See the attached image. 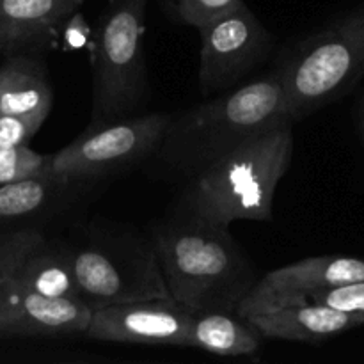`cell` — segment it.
I'll return each mask as SVG.
<instances>
[{
  "label": "cell",
  "mask_w": 364,
  "mask_h": 364,
  "mask_svg": "<svg viewBox=\"0 0 364 364\" xmlns=\"http://www.w3.org/2000/svg\"><path fill=\"white\" fill-rule=\"evenodd\" d=\"M263 338L237 311L194 313L188 323L185 347L223 358H256Z\"/></svg>",
  "instance_id": "15"
},
{
  "label": "cell",
  "mask_w": 364,
  "mask_h": 364,
  "mask_svg": "<svg viewBox=\"0 0 364 364\" xmlns=\"http://www.w3.org/2000/svg\"><path fill=\"white\" fill-rule=\"evenodd\" d=\"M84 0H0V55L38 53L55 45Z\"/></svg>",
  "instance_id": "12"
},
{
  "label": "cell",
  "mask_w": 364,
  "mask_h": 364,
  "mask_svg": "<svg viewBox=\"0 0 364 364\" xmlns=\"http://www.w3.org/2000/svg\"><path fill=\"white\" fill-rule=\"evenodd\" d=\"M71 181H64L50 171L25 180L0 185V226L16 223L36 215L52 203L55 194L68 187Z\"/></svg>",
  "instance_id": "17"
},
{
  "label": "cell",
  "mask_w": 364,
  "mask_h": 364,
  "mask_svg": "<svg viewBox=\"0 0 364 364\" xmlns=\"http://www.w3.org/2000/svg\"><path fill=\"white\" fill-rule=\"evenodd\" d=\"M171 114L153 112L91 123L75 141L50 155L48 171L64 181L105 176L155 155Z\"/></svg>",
  "instance_id": "7"
},
{
  "label": "cell",
  "mask_w": 364,
  "mask_h": 364,
  "mask_svg": "<svg viewBox=\"0 0 364 364\" xmlns=\"http://www.w3.org/2000/svg\"><path fill=\"white\" fill-rule=\"evenodd\" d=\"M244 4V0H174V11L181 23L199 28Z\"/></svg>",
  "instance_id": "20"
},
{
  "label": "cell",
  "mask_w": 364,
  "mask_h": 364,
  "mask_svg": "<svg viewBox=\"0 0 364 364\" xmlns=\"http://www.w3.org/2000/svg\"><path fill=\"white\" fill-rule=\"evenodd\" d=\"M284 123L295 124L272 71L171 116L155 156L167 171L192 178L252 135Z\"/></svg>",
  "instance_id": "2"
},
{
  "label": "cell",
  "mask_w": 364,
  "mask_h": 364,
  "mask_svg": "<svg viewBox=\"0 0 364 364\" xmlns=\"http://www.w3.org/2000/svg\"><path fill=\"white\" fill-rule=\"evenodd\" d=\"M50 155L23 146H0V185L38 176L48 171Z\"/></svg>",
  "instance_id": "19"
},
{
  "label": "cell",
  "mask_w": 364,
  "mask_h": 364,
  "mask_svg": "<svg viewBox=\"0 0 364 364\" xmlns=\"http://www.w3.org/2000/svg\"><path fill=\"white\" fill-rule=\"evenodd\" d=\"M52 105V84L38 57L11 55L0 66V114L48 117Z\"/></svg>",
  "instance_id": "14"
},
{
  "label": "cell",
  "mask_w": 364,
  "mask_h": 364,
  "mask_svg": "<svg viewBox=\"0 0 364 364\" xmlns=\"http://www.w3.org/2000/svg\"><path fill=\"white\" fill-rule=\"evenodd\" d=\"M46 117L0 114V146H23L31 142Z\"/></svg>",
  "instance_id": "22"
},
{
  "label": "cell",
  "mask_w": 364,
  "mask_h": 364,
  "mask_svg": "<svg viewBox=\"0 0 364 364\" xmlns=\"http://www.w3.org/2000/svg\"><path fill=\"white\" fill-rule=\"evenodd\" d=\"M276 71L294 123L350 92L364 78V4L299 41Z\"/></svg>",
  "instance_id": "4"
},
{
  "label": "cell",
  "mask_w": 364,
  "mask_h": 364,
  "mask_svg": "<svg viewBox=\"0 0 364 364\" xmlns=\"http://www.w3.org/2000/svg\"><path fill=\"white\" fill-rule=\"evenodd\" d=\"M308 302L329 306V308L340 309V311L364 315V279L316 291L308 299Z\"/></svg>",
  "instance_id": "21"
},
{
  "label": "cell",
  "mask_w": 364,
  "mask_h": 364,
  "mask_svg": "<svg viewBox=\"0 0 364 364\" xmlns=\"http://www.w3.org/2000/svg\"><path fill=\"white\" fill-rule=\"evenodd\" d=\"M173 301L188 313L237 311L258 272L230 228L196 217L160 224L151 237Z\"/></svg>",
  "instance_id": "1"
},
{
  "label": "cell",
  "mask_w": 364,
  "mask_h": 364,
  "mask_svg": "<svg viewBox=\"0 0 364 364\" xmlns=\"http://www.w3.org/2000/svg\"><path fill=\"white\" fill-rule=\"evenodd\" d=\"M201 59L199 87L203 95L233 89L269 57L274 38L247 6L199 27Z\"/></svg>",
  "instance_id": "8"
},
{
  "label": "cell",
  "mask_w": 364,
  "mask_h": 364,
  "mask_svg": "<svg viewBox=\"0 0 364 364\" xmlns=\"http://www.w3.org/2000/svg\"><path fill=\"white\" fill-rule=\"evenodd\" d=\"M358 130H359V137H361L363 148H364V87L361 91V100L358 103Z\"/></svg>",
  "instance_id": "23"
},
{
  "label": "cell",
  "mask_w": 364,
  "mask_h": 364,
  "mask_svg": "<svg viewBox=\"0 0 364 364\" xmlns=\"http://www.w3.org/2000/svg\"><path fill=\"white\" fill-rule=\"evenodd\" d=\"M192 313L174 301H142L92 309L85 336L98 341L185 347Z\"/></svg>",
  "instance_id": "10"
},
{
  "label": "cell",
  "mask_w": 364,
  "mask_h": 364,
  "mask_svg": "<svg viewBox=\"0 0 364 364\" xmlns=\"http://www.w3.org/2000/svg\"><path fill=\"white\" fill-rule=\"evenodd\" d=\"M294 151L291 123L252 135L191 178L183 213L219 228L238 220H270L274 194Z\"/></svg>",
  "instance_id": "3"
},
{
  "label": "cell",
  "mask_w": 364,
  "mask_h": 364,
  "mask_svg": "<svg viewBox=\"0 0 364 364\" xmlns=\"http://www.w3.org/2000/svg\"><path fill=\"white\" fill-rule=\"evenodd\" d=\"M9 287L46 297H80L73 269L71 247L48 245L36 247L18 267Z\"/></svg>",
  "instance_id": "16"
},
{
  "label": "cell",
  "mask_w": 364,
  "mask_h": 364,
  "mask_svg": "<svg viewBox=\"0 0 364 364\" xmlns=\"http://www.w3.org/2000/svg\"><path fill=\"white\" fill-rule=\"evenodd\" d=\"M43 242H45L43 233L31 228L0 235V295L13 279L21 262Z\"/></svg>",
  "instance_id": "18"
},
{
  "label": "cell",
  "mask_w": 364,
  "mask_h": 364,
  "mask_svg": "<svg viewBox=\"0 0 364 364\" xmlns=\"http://www.w3.org/2000/svg\"><path fill=\"white\" fill-rule=\"evenodd\" d=\"M91 315V306L78 297H46L7 284L0 295V336H85Z\"/></svg>",
  "instance_id": "11"
},
{
  "label": "cell",
  "mask_w": 364,
  "mask_h": 364,
  "mask_svg": "<svg viewBox=\"0 0 364 364\" xmlns=\"http://www.w3.org/2000/svg\"><path fill=\"white\" fill-rule=\"evenodd\" d=\"M263 340L320 343L364 326V315L340 311L315 302L283 306L247 316Z\"/></svg>",
  "instance_id": "13"
},
{
  "label": "cell",
  "mask_w": 364,
  "mask_h": 364,
  "mask_svg": "<svg viewBox=\"0 0 364 364\" xmlns=\"http://www.w3.org/2000/svg\"><path fill=\"white\" fill-rule=\"evenodd\" d=\"M148 0H112L92 46L91 123L134 114L148 98L144 28Z\"/></svg>",
  "instance_id": "5"
},
{
  "label": "cell",
  "mask_w": 364,
  "mask_h": 364,
  "mask_svg": "<svg viewBox=\"0 0 364 364\" xmlns=\"http://www.w3.org/2000/svg\"><path fill=\"white\" fill-rule=\"evenodd\" d=\"M364 279V259L347 256H315L274 269L258 277L237 308L247 316L291 304H304L313 294Z\"/></svg>",
  "instance_id": "9"
},
{
  "label": "cell",
  "mask_w": 364,
  "mask_h": 364,
  "mask_svg": "<svg viewBox=\"0 0 364 364\" xmlns=\"http://www.w3.org/2000/svg\"><path fill=\"white\" fill-rule=\"evenodd\" d=\"M71 252L80 297L92 309L173 301L151 237L98 230Z\"/></svg>",
  "instance_id": "6"
}]
</instances>
